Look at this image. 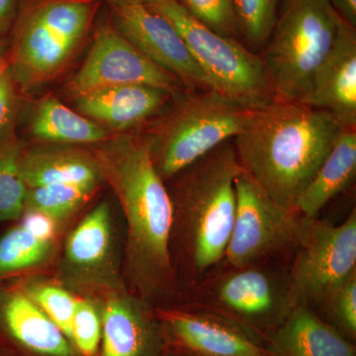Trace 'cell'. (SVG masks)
Returning <instances> with one entry per match:
<instances>
[{
  "instance_id": "1",
  "label": "cell",
  "mask_w": 356,
  "mask_h": 356,
  "mask_svg": "<svg viewBox=\"0 0 356 356\" xmlns=\"http://www.w3.org/2000/svg\"><path fill=\"white\" fill-rule=\"evenodd\" d=\"M91 152L125 218L126 273L133 295L163 308L178 288L172 254L173 204L149 142L142 133L115 134Z\"/></svg>"
},
{
  "instance_id": "2",
  "label": "cell",
  "mask_w": 356,
  "mask_h": 356,
  "mask_svg": "<svg viewBox=\"0 0 356 356\" xmlns=\"http://www.w3.org/2000/svg\"><path fill=\"white\" fill-rule=\"evenodd\" d=\"M343 128L329 112L274 98L252 110L233 144L243 172L275 202L297 213L302 191Z\"/></svg>"
},
{
  "instance_id": "3",
  "label": "cell",
  "mask_w": 356,
  "mask_h": 356,
  "mask_svg": "<svg viewBox=\"0 0 356 356\" xmlns=\"http://www.w3.org/2000/svg\"><path fill=\"white\" fill-rule=\"evenodd\" d=\"M242 170L233 140L222 143L173 177L172 254L192 288L224 261Z\"/></svg>"
},
{
  "instance_id": "4",
  "label": "cell",
  "mask_w": 356,
  "mask_h": 356,
  "mask_svg": "<svg viewBox=\"0 0 356 356\" xmlns=\"http://www.w3.org/2000/svg\"><path fill=\"white\" fill-rule=\"evenodd\" d=\"M100 0H22L7 43L6 62L19 91L49 83L90 32Z\"/></svg>"
},
{
  "instance_id": "5",
  "label": "cell",
  "mask_w": 356,
  "mask_h": 356,
  "mask_svg": "<svg viewBox=\"0 0 356 356\" xmlns=\"http://www.w3.org/2000/svg\"><path fill=\"white\" fill-rule=\"evenodd\" d=\"M252 110L215 90L191 91L175 98L142 133L159 175L165 181L172 179L233 140Z\"/></svg>"
},
{
  "instance_id": "6",
  "label": "cell",
  "mask_w": 356,
  "mask_h": 356,
  "mask_svg": "<svg viewBox=\"0 0 356 356\" xmlns=\"http://www.w3.org/2000/svg\"><path fill=\"white\" fill-rule=\"evenodd\" d=\"M339 16L329 0H282L261 56L275 98L304 104L331 51Z\"/></svg>"
},
{
  "instance_id": "7",
  "label": "cell",
  "mask_w": 356,
  "mask_h": 356,
  "mask_svg": "<svg viewBox=\"0 0 356 356\" xmlns=\"http://www.w3.org/2000/svg\"><path fill=\"white\" fill-rule=\"evenodd\" d=\"M146 6L172 23L215 91L250 109L275 98L261 54L238 40L213 31L177 0H153Z\"/></svg>"
},
{
  "instance_id": "8",
  "label": "cell",
  "mask_w": 356,
  "mask_h": 356,
  "mask_svg": "<svg viewBox=\"0 0 356 356\" xmlns=\"http://www.w3.org/2000/svg\"><path fill=\"white\" fill-rule=\"evenodd\" d=\"M271 261L215 268L191 288L192 307L229 318L266 339L292 309L288 268Z\"/></svg>"
},
{
  "instance_id": "9",
  "label": "cell",
  "mask_w": 356,
  "mask_h": 356,
  "mask_svg": "<svg viewBox=\"0 0 356 356\" xmlns=\"http://www.w3.org/2000/svg\"><path fill=\"white\" fill-rule=\"evenodd\" d=\"M294 252L288 266L290 302L292 308H313L325 293L356 273L355 208L339 225L303 216Z\"/></svg>"
},
{
  "instance_id": "10",
  "label": "cell",
  "mask_w": 356,
  "mask_h": 356,
  "mask_svg": "<svg viewBox=\"0 0 356 356\" xmlns=\"http://www.w3.org/2000/svg\"><path fill=\"white\" fill-rule=\"evenodd\" d=\"M235 185V220L222 264L245 266L294 252L303 216L275 202L243 170Z\"/></svg>"
},
{
  "instance_id": "11",
  "label": "cell",
  "mask_w": 356,
  "mask_h": 356,
  "mask_svg": "<svg viewBox=\"0 0 356 356\" xmlns=\"http://www.w3.org/2000/svg\"><path fill=\"white\" fill-rule=\"evenodd\" d=\"M126 84L165 89L175 97L191 92L177 76L138 50L112 23H102L93 35L83 64L67 83V93L76 99L99 89Z\"/></svg>"
},
{
  "instance_id": "12",
  "label": "cell",
  "mask_w": 356,
  "mask_h": 356,
  "mask_svg": "<svg viewBox=\"0 0 356 356\" xmlns=\"http://www.w3.org/2000/svg\"><path fill=\"white\" fill-rule=\"evenodd\" d=\"M112 24L152 62L177 76L188 91L214 90L172 23L142 3L106 0Z\"/></svg>"
},
{
  "instance_id": "13",
  "label": "cell",
  "mask_w": 356,
  "mask_h": 356,
  "mask_svg": "<svg viewBox=\"0 0 356 356\" xmlns=\"http://www.w3.org/2000/svg\"><path fill=\"white\" fill-rule=\"evenodd\" d=\"M165 346L182 356H273L264 337L213 312L156 308Z\"/></svg>"
},
{
  "instance_id": "14",
  "label": "cell",
  "mask_w": 356,
  "mask_h": 356,
  "mask_svg": "<svg viewBox=\"0 0 356 356\" xmlns=\"http://www.w3.org/2000/svg\"><path fill=\"white\" fill-rule=\"evenodd\" d=\"M0 346L18 356H79L25 290L0 280Z\"/></svg>"
},
{
  "instance_id": "15",
  "label": "cell",
  "mask_w": 356,
  "mask_h": 356,
  "mask_svg": "<svg viewBox=\"0 0 356 356\" xmlns=\"http://www.w3.org/2000/svg\"><path fill=\"white\" fill-rule=\"evenodd\" d=\"M175 96L165 89L126 84L93 91L76 98L79 113L111 133H130L165 113Z\"/></svg>"
},
{
  "instance_id": "16",
  "label": "cell",
  "mask_w": 356,
  "mask_h": 356,
  "mask_svg": "<svg viewBox=\"0 0 356 356\" xmlns=\"http://www.w3.org/2000/svg\"><path fill=\"white\" fill-rule=\"evenodd\" d=\"M304 105L329 112L343 127L356 128V28L341 17Z\"/></svg>"
},
{
  "instance_id": "17",
  "label": "cell",
  "mask_w": 356,
  "mask_h": 356,
  "mask_svg": "<svg viewBox=\"0 0 356 356\" xmlns=\"http://www.w3.org/2000/svg\"><path fill=\"white\" fill-rule=\"evenodd\" d=\"M151 309L135 295L110 298L102 313L100 356H163L165 341Z\"/></svg>"
},
{
  "instance_id": "18",
  "label": "cell",
  "mask_w": 356,
  "mask_h": 356,
  "mask_svg": "<svg viewBox=\"0 0 356 356\" xmlns=\"http://www.w3.org/2000/svg\"><path fill=\"white\" fill-rule=\"evenodd\" d=\"M266 341L273 356H356L355 343L306 305L292 308Z\"/></svg>"
},
{
  "instance_id": "19",
  "label": "cell",
  "mask_w": 356,
  "mask_h": 356,
  "mask_svg": "<svg viewBox=\"0 0 356 356\" xmlns=\"http://www.w3.org/2000/svg\"><path fill=\"white\" fill-rule=\"evenodd\" d=\"M21 170L28 189L57 184H99L102 180L92 152L67 145L25 146Z\"/></svg>"
},
{
  "instance_id": "20",
  "label": "cell",
  "mask_w": 356,
  "mask_h": 356,
  "mask_svg": "<svg viewBox=\"0 0 356 356\" xmlns=\"http://www.w3.org/2000/svg\"><path fill=\"white\" fill-rule=\"evenodd\" d=\"M356 177V128L343 127L297 201L301 216L318 218L332 200L346 191Z\"/></svg>"
},
{
  "instance_id": "21",
  "label": "cell",
  "mask_w": 356,
  "mask_h": 356,
  "mask_svg": "<svg viewBox=\"0 0 356 356\" xmlns=\"http://www.w3.org/2000/svg\"><path fill=\"white\" fill-rule=\"evenodd\" d=\"M33 137L58 145H95L111 137L106 129L74 111L57 98L47 96L35 107L29 121Z\"/></svg>"
},
{
  "instance_id": "22",
  "label": "cell",
  "mask_w": 356,
  "mask_h": 356,
  "mask_svg": "<svg viewBox=\"0 0 356 356\" xmlns=\"http://www.w3.org/2000/svg\"><path fill=\"white\" fill-rule=\"evenodd\" d=\"M112 242L111 212L108 204L93 208L79 222L65 243V261L81 274L95 273L109 259Z\"/></svg>"
},
{
  "instance_id": "23",
  "label": "cell",
  "mask_w": 356,
  "mask_h": 356,
  "mask_svg": "<svg viewBox=\"0 0 356 356\" xmlns=\"http://www.w3.org/2000/svg\"><path fill=\"white\" fill-rule=\"evenodd\" d=\"M24 147L17 136L0 144V222L17 221L25 211L28 187L21 170Z\"/></svg>"
},
{
  "instance_id": "24",
  "label": "cell",
  "mask_w": 356,
  "mask_h": 356,
  "mask_svg": "<svg viewBox=\"0 0 356 356\" xmlns=\"http://www.w3.org/2000/svg\"><path fill=\"white\" fill-rule=\"evenodd\" d=\"M53 243L39 240L19 225L0 236V280L31 269L48 261Z\"/></svg>"
},
{
  "instance_id": "25",
  "label": "cell",
  "mask_w": 356,
  "mask_h": 356,
  "mask_svg": "<svg viewBox=\"0 0 356 356\" xmlns=\"http://www.w3.org/2000/svg\"><path fill=\"white\" fill-rule=\"evenodd\" d=\"M282 0H233L238 37L254 53L261 54L277 19Z\"/></svg>"
},
{
  "instance_id": "26",
  "label": "cell",
  "mask_w": 356,
  "mask_h": 356,
  "mask_svg": "<svg viewBox=\"0 0 356 356\" xmlns=\"http://www.w3.org/2000/svg\"><path fill=\"white\" fill-rule=\"evenodd\" d=\"M98 184H57L28 189L26 209L43 212L60 221L79 209L92 195Z\"/></svg>"
},
{
  "instance_id": "27",
  "label": "cell",
  "mask_w": 356,
  "mask_h": 356,
  "mask_svg": "<svg viewBox=\"0 0 356 356\" xmlns=\"http://www.w3.org/2000/svg\"><path fill=\"white\" fill-rule=\"evenodd\" d=\"M346 339H356V273L332 287L313 309Z\"/></svg>"
},
{
  "instance_id": "28",
  "label": "cell",
  "mask_w": 356,
  "mask_h": 356,
  "mask_svg": "<svg viewBox=\"0 0 356 356\" xmlns=\"http://www.w3.org/2000/svg\"><path fill=\"white\" fill-rule=\"evenodd\" d=\"M26 293L42 311L60 327L70 341L72 318L76 312L77 299L70 292L57 285L43 284L29 287ZM72 343V341H70Z\"/></svg>"
},
{
  "instance_id": "29",
  "label": "cell",
  "mask_w": 356,
  "mask_h": 356,
  "mask_svg": "<svg viewBox=\"0 0 356 356\" xmlns=\"http://www.w3.org/2000/svg\"><path fill=\"white\" fill-rule=\"evenodd\" d=\"M196 20L222 36L240 41L233 0H177Z\"/></svg>"
},
{
  "instance_id": "30",
  "label": "cell",
  "mask_w": 356,
  "mask_h": 356,
  "mask_svg": "<svg viewBox=\"0 0 356 356\" xmlns=\"http://www.w3.org/2000/svg\"><path fill=\"white\" fill-rule=\"evenodd\" d=\"M102 315L88 300L77 299L70 341L79 356H96L102 343Z\"/></svg>"
},
{
  "instance_id": "31",
  "label": "cell",
  "mask_w": 356,
  "mask_h": 356,
  "mask_svg": "<svg viewBox=\"0 0 356 356\" xmlns=\"http://www.w3.org/2000/svg\"><path fill=\"white\" fill-rule=\"evenodd\" d=\"M19 92L6 67L0 74V144L16 136Z\"/></svg>"
},
{
  "instance_id": "32",
  "label": "cell",
  "mask_w": 356,
  "mask_h": 356,
  "mask_svg": "<svg viewBox=\"0 0 356 356\" xmlns=\"http://www.w3.org/2000/svg\"><path fill=\"white\" fill-rule=\"evenodd\" d=\"M17 221L26 232L39 240L51 242L57 234L58 221L40 211L26 209Z\"/></svg>"
},
{
  "instance_id": "33",
  "label": "cell",
  "mask_w": 356,
  "mask_h": 356,
  "mask_svg": "<svg viewBox=\"0 0 356 356\" xmlns=\"http://www.w3.org/2000/svg\"><path fill=\"white\" fill-rule=\"evenodd\" d=\"M22 0H0V38L8 39Z\"/></svg>"
},
{
  "instance_id": "34",
  "label": "cell",
  "mask_w": 356,
  "mask_h": 356,
  "mask_svg": "<svg viewBox=\"0 0 356 356\" xmlns=\"http://www.w3.org/2000/svg\"><path fill=\"white\" fill-rule=\"evenodd\" d=\"M337 15L356 28V0H329Z\"/></svg>"
},
{
  "instance_id": "35",
  "label": "cell",
  "mask_w": 356,
  "mask_h": 356,
  "mask_svg": "<svg viewBox=\"0 0 356 356\" xmlns=\"http://www.w3.org/2000/svg\"><path fill=\"white\" fill-rule=\"evenodd\" d=\"M7 43H8V39L0 38V74L7 67Z\"/></svg>"
},
{
  "instance_id": "36",
  "label": "cell",
  "mask_w": 356,
  "mask_h": 356,
  "mask_svg": "<svg viewBox=\"0 0 356 356\" xmlns=\"http://www.w3.org/2000/svg\"><path fill=\"white\" fill-rule=\"evenodd\" d=\"M0 356H18L15 355V353H13V351L7 350V348H3V346H0Z\"/></svg>"
},
{
  "instance_id": "37",
  "label": "cell",
  "mask_w": 356,
  "mask_h": 356,
  "mask_svg": "<svg viewBox=\"0 0 356 356\" xmlns=\"http://www.w3.org/2000/svg\"><path fill=\"white\" fill-rule=\"evenodd\" d=\"M130 1L137 2V3H142L146 6V4L149 3V2L153 1V0H130Z\"/></svg>"
}]
</instances>
